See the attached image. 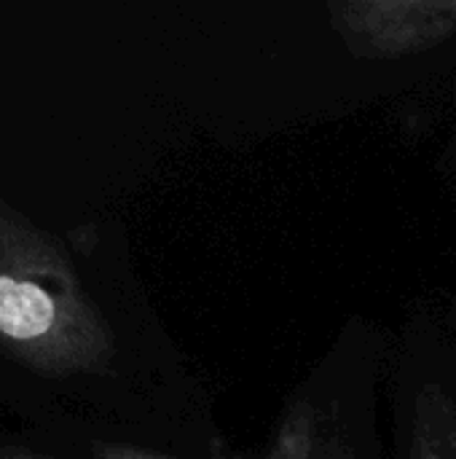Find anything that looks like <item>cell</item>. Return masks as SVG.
<instances>
[{
	"mask_svg": "<svg viewBox=\"0 0 456 459\" xmlns=\"http://www.w3.org/2000/svg\"><path fill=\"white\" fill-rule=\"evenodd\" d=\"M0 352L43 379L108 374L116 339L65 242L0 199Z\"/></svg>",
	"mask_w": 456,
	"mask_h": 459,
	"instance_id": "1",
	"label": "cell"
},
{
	"mask_svg": "<svg viewBox=\"0 0 456 459\" xmlns=\"http://www.w3.org/2000/svg\"><path fill=\"white\" fill-rule=\"evenodd\" d=\"M328 19L357 59H400L456 35V0H331Z\"/></svg>",
	"mask_w": 456,
	"mask_h": 459,
	"instance_id": "2",
	"label": "cell"
},
{
	"mask_svg": "<svg viewBox=\"0 0 456 459\" xmlns=\"http://www.w3.org/2000/svg\"><path fill=\"white\" fill-rule=\"evenodd\" d=\"M395 393L398 457L456 459V363L433 366L419 347L406 350Z\"/></svg>",
	"mask_w": 456,
	"mask_h": 459,
	"instance_id": "3",
	"label": "cell"
},
{
	"mask_svg": "<svg viewBox=\"0 0 456 459\" xmlns=\"http://www.w3.org/2000/svg\"><path fill=\"white\" fill-rule=\"evenodd\" d=\"M323 417H325V403L317 401V393L312 387L298 390L288 401L282 422L274 433L269 455L263 459H312L323 428Z\"/></svg>",
	"mask_w": 456,
	"mask_h": 459,
	"instance_id": "4",
	"label": "cell"
},
{
	"mask_svg": "<svg viewBox=\"0 0 456 459\" xmlns=\"http://www.w3.org/2000/svg\"><path fill=\"white\" fill-rule=\"evenodd\" d=\"M312 459H360V446L352 436V428L339 422L331 409H325Z\"/></svg>",
	"mask_w": 456,
	"mask_h": 459,
	"instance_id": "5",
	"label": "cell"
},
{
	"mask_svg": "<svg viewBox=\"0 0 456 459\" xmlns=\"http://www.w3.org/2000/svg\"><path fill=\"white\" fill-rule=\"evenodd\" d=\"M91 457L94 459H172L148 449H137V446H126V444H108L99 441L91 446Z\"/></svg>",
	"mask_w": 456,
	"mask_h": 459,
	"instance_id": "6",
	"label": "cell"
},
{
	"mask_svg": "<svg viewBox=\"0 0 456 459\" xmlns=\"http://www.w3.org/2000/svg\"><path fill=\"white\" fill-rule=\"evenodd\" d=\"M0 459H56L54 455H46L40 449L32 446H22V444H0Z\"/></svg>",
	"mask_w": 456,
	"mask_h": 459,
	"instance_id": "7",
	"label": "cell"
}]
</instances>
